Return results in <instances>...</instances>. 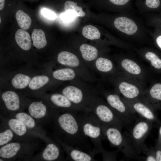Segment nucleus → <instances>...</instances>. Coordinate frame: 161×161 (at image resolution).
<instances>
[{
    "label": "nucleus",
    "instance_id": "10",
    "mask_svg": "<svg viewBox=\"0 0 161 161\" xmlns=\"http://www.w3.org/2000/svg\"><path fill=\"white\" fill-rule=\"evenodd\" d=\"M30 143L13 142L1 146L0 158L4 160H11L29 155L34 148Z\"/></svg>",
    "mask_w": 161,
    "mask_h": 161
},
{
    "label": "nucleus",
    "instance_id": "37",
    "mask_svg": "<svg viewBox=\"0 0 161 161\" xmlns=\"http://www.w3.org/2000/svg\"><path fill=\"white\" fill-rule=\"evenodd\" d=\"M153 149L156 161H161V143L157 141Z\"/></svg>",
    "mask_w": 161,
    "mask_h": 161
},
{
    "label": "nucleus",
    "instance_id": "43",
    "mask_svg": "<svg viewBox=\"0 0 161 161\" xmlns=\"http://www.w3.org/2000/svg\"><path fill=\"white\" fill-rule=\"evenodd\" d=\"M0 23H1V18H0Z\"/></svg>",
    "mask_w": 161,
    "mask_h": 161
},
{
    "label": "nucleus",
    "instance_id": "13",
    "mask_svg": "<svg viewBox=\"0 0 161 161\" xmlns=\"http://www.w3.org/2000/svg\"><path fill=\"white\" fill-rule=\"evenodd\" d=\"M54 138L66 152L68 160L72 161L97 160L94 158V155L92 154L65 143L55 135Z\"/></svg>",
    "mask_w": 161,
    "mask_h": 161
},
{
    "label": "nucleus",
    "instance_id": "33",
    "mask_svg": "<svg viewBox=\"0 0 161 161\" xmlns=\"http://www.w3.org/2000/svg\"><path fill=\"white\" fill-rule=\"evenodd\" d=\"M14 136L15 135L13 131L8 127L1 131L0 146H1L10 143Z\"/></svg>",
    "mask_w": 161,
    "mask_h": 161
},
{
    "label": "nucleus",
    "instance_id": "16",
    "mask_svg": "<svg viewBox=\"0 0 161 161\" xmlns=\"http://www.w3.org/2000/svg\"><path fill=\"white\" fill-rule=\"evenodd\" d=\"M117 64L118 67L129 77L139 78L143 75V71L140 66L132 60L124 59Z\"/></svg>",
    "mask_w": 161,
    "mask_h": 161
},
{
    "label": "nucleus",
    "instance_id": "29",
    "mask_svg": "<svg viewBox=\"0 0 161 161\" xmlns=\"http://www.w3.org/2000/svg\"><path fill=\"white\" fill-rule=\"evenodd\" d=\"M30 80V78L28 76L19 73L16 75L12 79L11 83L15 88L22 89L29 85Z\"/></svg>",
    "mask_w": 161,
    "mask_h": 161
},
{
    "label": "nucleus",
    "instance_id": "17",
    "mask_svg": "<svg viewBox=\"0 0 161 161\" xmlns=\"http://www.w3.org/2000/svg\"><path fill=\"white\" fill-rule=\"evenodd\" d=\"M56 142V143L51 141L47 144L41 154L42 160L47 161L63 160L61 145Z\"/></svg>",
    "mask_w": 161,
    "mask_h": 161
},
{
    "label": "nucleus",
    "instance_id": "27",
    "mask_svg": "<svg viewBox=\"0 0 161 161\" xmlns=\"http://www.w3.org/2000/svg\"><path fill=\"white\" fill-rule=\"evenodd\" d=\"M18 24L21 29L27 30L30 27L32 20L30 16L21 10H18L16 14Z\"/></svg>",
    "mask_w": 161,
    "mask_h": 161
},
{
    "label": "nucleus",
    "instance_id": "1",
    "mask_svg": "<svg viewBox=\"0 0 161 161\" xmlns=\"http://www.w3.org/2000/svg\"><path fill=\"white\" fill-rule=\"evenodd\" d=\"M80 112L56 111L52 119L55 135L65 143L94 156L93 146L82 129Z\"/></svg>",
    "mask_w": 161,
    "mask_h": 161
},
{
    "label": "nucleus",
    "instance_id": "2",
    "mask_svg": "<svg viewBox=\"0 0 161 161\" xmlns=\"http://www.w3.org/2000/svg\"><path fill=\"white\" fill-rule=\"evenodd\" d=\"M70 82L61 93L84 111H91L96 98L100 94V91L81 79Z\"/></svg>",
    "mask_w": 161,
    "mask_h": 161
},
{
    "label": "nucleus",
    "instance_id": "26",
    "mask_svg": "<svg viewBox=\"0 0 161 161\" xmlns=\"http://www.w3.org/2000/svg\"><path fill=\"white\" fill-rule=\"evenodd\" d=\"M33 44L38 49L43 48L46 46L47 41L44 32L41 29H35L32 34Z\"/></svg>",
    "mask_w": 161,
    "mask_h": 161
},
{
    "label": "nucleus",
    "instance_id": "21",
    "mask_svg": "<svg viewBox=\"0 0 161 161\" xmlns=\"http://www.w3.org/2000/svg\"><path fill=\"white\" fill-rule=\"evenodd\" d=\"M28 110L29 114L35 120H41L47 116L52 119L54 115L48 114L46 106L41 101L31 103Z\"/></svg>",
    "mask_w": 161,
    "mask_h": 161
},
{
    "label": "nucleus",
    "instance_id": "34",
    "mask_svg": "<svg viewBox=\"0 0 161 161\" xmlns=\"http://www.w3.org/2000/svg\"><path fill=\"white\" fill-rule=\"evenodd\" d=\"M117 152L110 151L104 149L101 153L103 161H116Z\"/></svg>",
    "mask_w": 161,
    "mask_h": 161
},
{
    "label": "nucleus",
    "instance_id": "30",
    "mask_svg": "<svg viewBox=\"0 0 161 161\" xmlns=\"http://www.w3.org/2000/svg\"><path fill=\"white\" fill-rule=\"evenodd\" d=\"M145 57V59L149 62L153 69L158 72H161V58L154 52L151 51L146 52Z\"/></svg>",
    "mask_w": 161,
    "mask_h": 161
},
{
    "label": "nucleus",
    "instance_id": "5",
    "mask_svg": "<svg viewBox=\"0 0 161 161\" xmlns=\"http://www.w3.org/2000/svg\"><path fill=\"white\" fill-rule=\"evenodd\" d=\"M91 112L103 126H115L122 128L128 125L99 95L96 98Z\"/></svg>",
    "mask_w": 161,
    "mask_h": 161
},
{
    "label": "nucleus",
    "instance_id": "35",
    "mask_svg": "<svg viewBox=\"0 0 161 161\" xmlns=\"http://www.w3.org/2000/svg\"><path fill=\"white\" fill-rule=\"evenodd\" d=\"M143 151L145 153L146 157L144 159L146 161H156L153 148H148L145 145Z\"/></svg>",
    "mask_w": 161,
    "mask_h": 161
},
{
    "label": "nucleus",
    "instance_id": "41",
    "mask_svg": "<svg viewBox=\"0 0 161 161\" xmlns=\"http://www.w3.org/2000/svg\"><path fill=\"white\" fill-rule=\"evenodd\" d=\"M157 141L161 143V124L159 128V138Z\"/></svg>",
    "mask_w": 161,
    "mask_h": 161
},
{
    "label": "nucleus",
    "instance_id": "18",
    "mask_svg": "<svg viewBox=\"0 0 161 161\" xmlns=\"http://www.w3.org/2000/svg\"><path fill=\"white\" fill-rule=\"evenodd\" d=\"M50 100L54 106L62 109L64 110L84 111L72 103L62 93H55L52 94L50 97Z\"/></svg>",
    "mask_w": 161,
    "mask_h": 161
},
{
    "label": "nucleus",
    "instance_id": "23",
    "mask_svg": "<svg viewBox=\"0 0 161 161\" xmlns=\"http://www.w3.org/2000/svg\"><path fill=\"white\" fill-rule=\"evenodd\" d=\"M2 99L6 108L9 110L15 112L20 108V100L18 95L12 91H8L3 93Z\"/></svg>",
    "mask_w": 161,
    "mask_h": 161
},
{
    "label": "nucleus",
    "instance_id": "9",
    "mask_svg": "<svg viewBox=\"0 0 161 161\" xmlns=\"http://www.w3.org/2000/svg\"><path fill=\"white\" fill-rule=\"evenodd\" d=\"M153 123L142 117L137 120L129 131L128 137L133 148L138 154L145 146L144 142L153 127Z\"/></svg>",
    "mask_w": 161,
    "mask_h": 161
},
{
    "label": "nucleus",
    "instance_id": "28",
    "mask_svg": "<svg viewBox=\"0 0 161 161\" xmlns=\"http://www.w3.org/2000/svg\"><path fill=\"white\" fill-rule=\"evenodd\" d=\"M64 9L65 12L69 13L75 17H83L85 15L82 8L72 1H66L64 4Z\"/></svg>",
    "mask_w": 161,
    "mask_h": 161
},
{
    "label": "nucleus",
    "instance_id": "31",
    "mask_svg": "<svg viewBox=\"0 0 161 161\" xmlns=\"http://www.w3.org/2000/svg\"><path fill=\"white\" fill-rule=\"evenodd\" d=\"M82 34L86 38L91 40L98 39L100 36V32L97 29L91 25H87L84 27Z\"/></svg>",
    "mask_w": 161,
    "mask_h": 161
},
{
    "label": "nucleus",
    "instance_id": "32",
    "mask_svg": "<svg viewBox=\"0 0 161 161\" xmlns=\"http://www.w3.org/2000/svg\"><path fill=\"white\" fill-rule=\"evenodd\" d=\"M49 80V78L46 76H35L31 80L28 86L29 88L31 89L36 90L47 83Z\"/></svg>",
    "mask_w": 161,
    "mask_h": 161
},
{
    "label": "nucleus",
    "instance_id": "14",
    "mask_svg": "<svg viewBox=\"0 0 161 161\" xmlns=\"http://www.w3.org/2000/svg\"><path fill=\"white\" fill-rule=\"evenodd\" d=\"M143 98L155 110L161 109V82L154 83L145 91Z\"/></svg>",
    "mask_w": 161,
    "mask_h": 161
},
{
    "label": "nucleus",
    "instance_id": "22",
    "mask_svg": "<svg viewBox=\"0 0 161 161\" xmlns=\"http://www.w3.org/2000/svg\"><path fill=\"white\" fill-rule=\"evenodd\" d=\"M52 75L55 79L61 81H71L81 79L75 70L68 67L56 70L53 72Z\"/></svg>",
    "mask_w": 161,
    "mask_h": 161
},
{
    "label": "nucleus",
    "instance_id": "25",
    "mask_svg": "<svg viewBox=\"0 0 161 161\" xmlns=\"http://www.w3.org/2000/svg\"><path fill=\"white\" fill-rule=\"evenodd\" d=\"M15 39L18 45L23 50H28L31 47V37L29 33L25 30L19 29L15 34Z\"/></svg>",
    "mask_w": 161,
    "mask_h": 161
},
{
    "label": "nucleus",
    "instance_id": "19",
    "mask_svg": "<svg viewBox=\"0 0 161 161\" xmlns=\"http://www.w3.org/2000/svg\"><path fill=\"white\" fill-rule=\"evenodd\" d=\"M115 27L120 31L128 35L134 34L137 31V26L130 19L125 17H120L114 21Z\"/></svg>",
    "mask_w": 161,
    "mask_h": 161
},
{
    "label": "nucleus",
    "instance_id": "3",
    "mask_svg": "<svg viewBox=\"0 0 161 161\" xmlns=\"http://www.w3.org/2000/svg\"><path fill=\"white\" fill-rule=\"evenodd\" d=\"M80 115L82 129L84 135L92 142L95 154L104 149L102 140L104 138L103 126L91 111H81Z\"/></svg>",
    "mask_w": 161,
    "mask_h": 161
},
{
    "label": "nucleus",
    "instance_id": "8",
    "mask_svg": "<svg viewBox=\"0 0 161 161\" xmlns=\"http://www.w3.org/2000/svg\"><path fill=\"white\" fill-rule=\"evenodd\" d=\"M108 105L128 125L131 124L135 119V113L128 106L115 90L111 91H100Z\"/></svg>",
    "mask_w": 161,
    "mask_h": 161
},
{
    "label": "nucleus",
    "instance_id": "20",
    "mask_svg": "<svg viewBox=\"0 0 161 161\" xmlns=\"http://www.w3.org/2000/svg\"><path fill=\"white\" fill-rule=\"evenodd\" d=\"M13 117L19 119L22 122L27 128L30 134L37 136L41 135L38 126L35 120L29 114L26 113L20 112L14 114Z\"/></svg>",
    "mask_w": 161,
    "mask_h": 161
},
{
    "label": "nucleus",
    "instance_id": "36",
    "mask_svg": "<svg viewBox=\"0 0 161 161\" xmlns=\"http://www.w3.org/2000/svg\"><path fill=\"white\" fill-rule=\"evenodd\" d=\"M41 13L44 17L50 20H54L57 17L56 14L54 12L47 8L42 9Z\"/></svg>",
    "mask_w": 161,
    "mask_h": 161
},
{
    "label": "nucleus",
    "instance_id": "12",
    "mask_svg": "<svg viewBox=\"0 0 161 161\" xmlns=\"http://www.w3.org/2000/svg\"><path fill=\"white\" fill-rule=\"evenodd\" d=\"M104 77H109L110 79L120 74L115 64L110 59L99 57L94 62L92 71Z\"/></svg>",
    "mask_w": 161,
    "mask_h": 161
},
{
    "label": "nucleus",
    "instance_id": "6",
    "mask_svg": "<svg viewBox=\"0 0 161 161\" xmlns=\"http://www.w3.org/2000/svg\"><path fill=\"white\" fill-rule=\"evenodd\" d=\"M57 61L60 64L74 69L84 81L89 83L97 81V79L86 66L82 59L73 52L66 51H61L58 55Z\"/></svg>",
    "mask_w": 161,
    "mask_h": 161
},
{
    "label": "nucleus",
    "instance_id": "4",
    "mask_svg": "<svg viewBox=\"0 0 161 161\" xmlns=\"http://www.w3.org/2000/svg\"><path fill=\"white\" fill-rule=\"evenodd\" d=\"M104 138L117 148L126 157L139 160L140 157L133 148L128 137L123 133L122 128L115 126H103Z\"/></svg>",
    "mask_w": 161,
    "mask_h": 161
},
{
    "label": "nucleus",
    "instance_id": "24",
    "mask_svg": "<svg viewBox=\"0 0 161 161\" xmlns=\"http://www.w3.org/2000/svg\"><path fill=\"white\" fill-rule=\"evenodd\" d=\"M7 124L15 136L22 138L30 134L23 123L16 118L13 117L8 119L7 121Z\"/></svg>",
    "mask_w": 161,
    "mask_h": 161
},
{
    "label": "nucleus",
    "instance_id": "7",
    "mask_svg": "<svg viewBox=\"0 0 161 161\" xmlns=\"http://www.w3.org/2000/svg\"><path fill=\"white\" fill-rule=\"evenodd\" d=\"M110 80L114 86L115 91L123 98L130 100L143 98L145 91L140 83L134 80L123 77L120 74Z\"/></svg>",
    "mask_w": 161,
    "mask_h": 161
},
{
    "label": "nucleus",
    "instance_id": "40",
    "mask_svg": "<svg viewBox=\"0 0 161 161\" xmlns=\"http://www.w3.org/2000/svg\"><path fill=\"white\" fill-rule=\"evenodd\" d=\"M130 0H109L112 4L118 6H124L129 3Z\"/></svg>",
    "mask_w": 161,
    "mask_h": 161
},
{
    "label": "nucleus",
    "instance_id": "11",
    "mask_svg": "<svg viewBox=\"0 0 161 161\" xmlns=\"http://www.w3.org/2000/svg\"><path fill=\"white\" fill-rule=\"evenodd\" d=\"M129 108L142 117L160 125L161 123L157 119L155 110L143 98L128 100L122 97Z\"/></svg>",
    "mask_w": 161,
    "mask_h": 161
},
{
    "label": "nucleus",
    "instance_id": "42",
    "mask_svg": "<svg viewBox=\"0 0 161 161\" xmlns=\"http://www.w3.org/2000/svg\"><path fill=\"white\" fill-rule=\"evenodd\" d=\"M5 0H0V10H2L4 8Z\"/></svg>",
    "mask_w": 161,
    "mask_h": 161
},
{
    "label": "nucleus",
    "instance_id": "39",
    "mask_svg": "<svg viewBox=\"0 0 161 161\" xmlns=\"http://www.w3.org/2000/svg\"><path fill=\"white\" fill-rule=\"evenodd\" d=\"M61 19L66 22H70L76 18L72 14L65 12L61 14Z\"/></svg>",
    "mask_w": 161,
    "mask_h": 161
},
{
    "label": "nucleus",
    "instance_id": "15",
    "mask_svg": "<svg viewBox=\"0 0 161 161\" xmlns=\"http://www.w3.org/2000/svg\"><path fill=\"white\" fill-rule=\"evenodd\" d=\"M79 49L83 61L92 72L93 64L99 57V52L98 49L94 46L83 44L80 45Z\"/></svg>",
    "mask_w": 161,
    "mask_h": 161
},
{
    "label": "nucleus",
    "instance_id": "38",
    "mask_svg": "<svg viewBox=\"0 0 161 161\" xmlns=\"http://www.w3.org/2000/svg\"><path fill=\"white\" fill-rule=\"evenodd\" d=\"M144 2L147 7L151 9L157 8L160 4V0H145Z\"/></svg>",
    "mask_w": 161,
    "mask_h": 161
}]
</instances>
